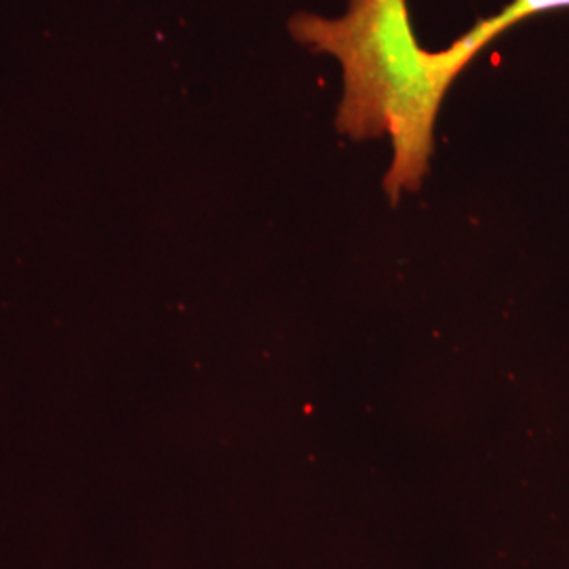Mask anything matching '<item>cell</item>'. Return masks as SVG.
Returning a JSON list of instances; mask_svg holds the SVG:
<instances>
[{
  "mask_svg": "<svg viewBox=\"0 0 569 569\" xmlns=\"http://www.w3.org/2000/svg\"><path fill=\"white\" fill-rule=\"evenodd\" d=\"M289 30L345 68L338 131L357 140L390 136L388 194L397 199L401 190H416L427 176L441 102L477 53L462 39L446 51H425L413 37L407 0H350L338 20L300 13Z\"/></svg>",
  "mask_w": 569,
  "mask_h": 569,
  "instance_id": "6da1fadb",
  "label": "cell"
},
{
  "mask_svg": "<svg viewBox=\"0 0 569 569\" xmlns=\"http://www.w3.org/2000/svg\"><path fill=\"white\" fill-rule=\"evenodd\" d=\"M563 7H569V0H510L500 13H496L493 18H488V20H481L475 28H470L465 34V41L475 53H479L486 44L496 41L502 32H507L515 23L529 20L538 13L563 9Z\"/></svg>",
  "mask_w": 569,
  "mask_h": 569,
  "instance_id": "7a4b0ae2",
  "label": "cell"
}]
</instances>
